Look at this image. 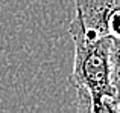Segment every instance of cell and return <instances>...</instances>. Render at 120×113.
<instances>
[{"label":"cell","instance_id":"obj_1","mask_svg":"<svg viewBox=\"0 0 120 113\" xmlns=\"http://www.w3.org/2000/svg\"><path fill=\"white\" fill-rule=\"evenodd\" d=\"M70 37L75 43V60L68 81L76 89L78 109L91 113H117L109 63L112 38L87 40L82 35Z\"/></svg>","mask_w":120,"mask_h":113},{"label":"cell","instance_id":"obj_2","mask_svg":"<svg viewBox=\"0 0 120 113\" xmlns=\"http://www.w3.org/2000/svg\"><path fill=\"white\" fill-rule=\"evenodd\" d=\"M70 35L87 40L111 37L120 40V0H75Z\"/></svg>","mask_w":120,"mask_h":113},{"label":"cell","instance_id":"obj_3","mask_svg":"<svg viewBox=\"0 0 120 113\" xmlns=\"http://www.w3.org/2000/svg\"><path fill=\"white\" fill-rule=\"evenodd\" d=\"M109 63H111V83L116 92L117 112H120V40L112 38L109 48Z\"/></svg>","mask_w":120,"mask_h":113}]
</instances>
